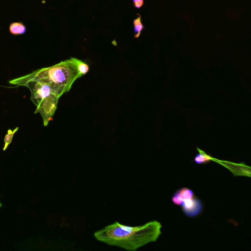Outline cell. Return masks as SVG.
I'll return each instance as SVG.
<instances>
[{
	"mask_svg": "<svg viewBox=\"0 0 251 251\" xmlns=\"http://www.w3.org/2000/svg\"><path fill=\"white\" fill-rule=\"evenodd\" d=\"M1 204L0 201V207L1 206Z\"/></svg>",
	"mask_w": 251,
	"mask_h": 251,
	"instance_id": "obj_12",
	"label": "cell"
},
{
	"mask_svg": "<svg viewBox=\"0 0 251 251\" xmlns=\"http://www.w3.org/2000/svg\"><path fill=\"white\" fill-rule=\"evenodd\" d=\"M199 153L195 156L194 161L197 164H204L210 161L213 158L203 151L197 148Z\"/></svg>",
	"mask_w": 251,
	"mask_h": 251,
	"instance_id": "obj_6",
	"label": "cell"
},
{
	"mask_svg": "<svg viewBox=\"0 0 251 251\" xmlns=\"http://www.w3.org/2000/svg\"><path fill=\"white\" fill-rule=\"evenodd\" d=\"M172 201L174 204L179 206H181L184 201L177 190H176L173 194L172 198Z\"/></svg>",
	"mask_w": 251,
	"mask_h": 251,
	"instance_id": "obj_10",
	"label": "cell"
},
{
	"mask_svg": "<svg viewBox=\"0 0 251 251\" xmlns=\"http://www.w3.org/2000/svg\"><path fill=\"white\" fill-rule=\"evenodd\" d=\"M9 30L11 34L18 35L24 34L26 28L22 22H19L11 23L9 25Z\"/></svg>",
	"mask_w": 251,
	"mask_h": 251,
	"instance_id": "obj_5",
	"label": "cell"
},
{
	"mask_svg": "<svg viewBox=\"0 0 251 251\" xmlns=\"http://www.w3.org/2000/svg\"><path fill=\"white\" fill-rule=\"evenodd\" d=\"M18 129H19V127H17L13 130H12L11 129L8 130L7 133L5 135V136L4 138V146L3 148V151H5L6 150V149L7 148V147H8V146L11 143V142H12L14 134L17 131V130Z\"/></svg>",
	"mask_w": 251,
	"mask_h": 251,
	"instance_id": "obj_9",
	"label": "cell"
},
{
	"mask_svg": "<svg viewBox=\"0 0 251 251\" xmlns=\"http://www.w3.org/2000/svg\"><path fill=\"white\" fill-rule=\"evenodd\" d=\"M180 197L183 200H189L194 197L193 192L190 189L183 187L177 190Z\"/></svg>",
	"mask_w": 251,
	"mask_h": 251,
	"instance_id": "obj_8",
	"label": "cell"
},
{
	"mask_svg": "<svg viewBox=\"0 0 251 251\" xmlns=\"http://www.w3.org/2000/svg\"><path fill=\"white\" fill-rule=\"evenodd\" d=\"M161 228L160 223L156 221L138 226H126L115 222L96 231L94 236L107 245L135 251L156 240L161 234Z\"/></svg>",
	"mask_w": 251,
	"mask_h": 251,
	"instance_id": "obj_1",
	"label": "cell"
},
{
	"mask_svg": "<svg viewBox=\"0 0 251 251\" xmlns=\"http://www.w3.org/2000/svg\"><path fill=\"white\" fill-rule=\"evenodd\" d=\"M9 82L13 85L24 86L29 89L30 99L37 107L34 113H39L44 125L47 126L57 109L60 98L50 83L33 77L29 74L11 80Z\"/></svg>",
	"mask_w": 251,
	"mask_h": 251,
	"instance_id": "obj_3",
	"label": "cell"
},
{
	"mask_svg": "<svg viewBox=\"0 0 251 251\" xmlns=\"http://www.w3.org/2000/svg\"><path fill=\"white\" fill-rule=\"evenodd\" d=\"M181 207L186 216L194 217L201 213L203 205L200 199L194 197L191 199L184 200Z\"/></svg>",
	"mask_w": 251,
	"mask_h": 251,
	"instance_id": "obj_4",
	"label": "cell"
},
{
	"mask_svg": "<svg viewBox=\"0 0 251 251\" xmlns=\"http://www.w3.org/2000/svg\"><path fill=\"white\" fill-rule=\"evenodd\" d=\"M134 31L135 32L134 37L138 38L141 34L142 29L144 28V25L141 22L140 15L133 20Z\"/></svg>",
	"mask_w": 251,
	"mask_h": 251,
	"instance_id": "obj_7",
	"label": "cell"
},
{
	"mask_svg": "<svg viewBox=\"0 0 251 251\" xmlns=\"http://www.w3.org/2000/svg\"><path fill=\"white\" fill-rule=\"evenodd\" d=\"M134 6L137 8H140L144 3V0H133Z\"/></svg>",
	"mask_w": 251,
	"mask_h": 251,
	"instance_id": "obj_11",
	"label": "cell"
},
{
	"mask_svg": "<svg viewBox=\"0 0 251 251\" xmlns=\"http://www.w3.org/2000/svg\"><path fill=\"white\" fill-rule=\"evenodd\" d=\"M89 66L76 58H70L52 66L38 69L29 75L50 83L59 97L69 91L74 81L86 74Z\"/></svg>",
	"mask_w": 251,
	"mask_h": 251,
	"instance_id": "obj_2",
	"label": "cell"
}]
</instances>
